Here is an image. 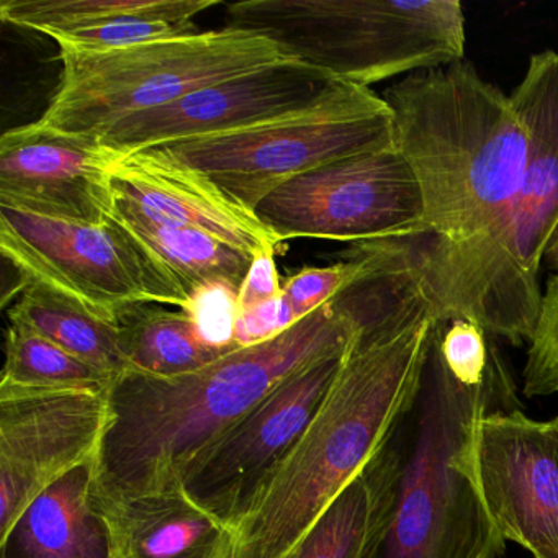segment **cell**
I'll list each match as a JSON object with an SVG mask.
<instances>
[{
    "instance_id": "e0dca14e",
    "label": "cell",
    "mask_w": 558,
    "mask_h": 558,
    "mask_svg": "<svg viewBox=\"0 0 558 558\" xmlns=\"http://www.w3.org/2000/svg\"><path fill=\"white\" fill-rule=\"evenodd\" d=\"M112 189L116 197L156 223L202 231L253 257L279 250V241L270 236L256 215L225 204L187 175L143 153L113 161Z\"/></svg>"
},
{
    "instance_id": "f1b7e54d",
    "label": "cell",
    "mask_w": 558,
    "mask_h": 558,
    "mask_svg": "<svg viewBox=\"0 0 558 558\" xmlns=\"http://www.w3.org/2000/svg\"><path fill=\"white\" fill-rule=\"evenodd\" d=\"M280 295H282V286L277 272L276 253L257 254L253 257L250 272L238 292V312L253 308Z\"/></svg>"
},
{
    "instance_id": "44dd1931",
    "label": "cell",
    "mask_w": 558,
    "mask_h": 558,
    "mask_svg": "<svg viewBox=\"0 0 558 558\" xmlns=\"http://www.w3.org/2000/svg\"><path fill=\"white\" fill-rule=\"evenodd\" d=\"M120 344L129 372L151 377L191 374L238 348H220L202 335L185 312H169L155 303H133L116 313Z\"/></svg>"
},
{
    "instance_id": "603a6c76",
    "label": "cell",
    "mask_w": 558,
    "mask_h": 558,
    "mask_svg": "<svg viewBox=\"0 0 558 558\" xmlns=\"http://www.w3.org/2000/svg\"><path fill=\"white\" fill-rule=\"evenodd\" d=\"M215 5H218L217 0H5L0 4V19L5 24L51 37L61 32L133 15H171L192 21Z\"/></svg>"
},
{
    "instance_id": "cb8c5ba5",
    "label": "cell",
    "mask_w": 558,
    "mask_h": 558,
    "mask_svg": "<svg viewBox=\"0 0 558 558\" xmlns=\"http://www.w3.org/2000/svg\"><path fill=\"white\" fill-rule=\"evenodd\" d=\"M372 519L371 482L362 470L286 558H362Z\"/></svg>"
},
{
    "instance_id": "8992f818",
    "label": "cell",
    "mask_w": 558,
    "mask_h": 558,
    "mask_svg": "<svg viewBox=\"0 0 558 558\" xmlns=\"http://www.w3.org/2000/svg\"><path fill=\"white\" fill-rule=\"evenodd\" d=\"M227 28L269 38L289 60L372 84L465 60L459 0H243Z\"/></svg>"
},
{
    "instance_id": "484cf974",
    "label": "cell",
    "mask_w": 558,
    "mask_h": 558,
    "mask_svg": "<svg viewBox=\"0 0 558 558\" xmlns=\"http://www.w3.org/2000/svg\"><path fill=\"white\" fill-rule=\"evenodd\" d=\"M522 381V391L527 398L558 393V272L547 280L545 290H542L541 308L529 339Z\"/></svg>"
},
{
    "instance_id": "5bb4252c",
    "label": "cell",
    "mask_w": 558,
    "mask_h": 558,
    "mask_svg": "<svg viewBox=\"0 0 558 558\" xmlns=\"http://www.w3.org/2000/svg\"><path fill=\"white\" fill-rule=\"evenodd\" d=\"M475 463L486 509L505 542L558 558V439L550 421L493 411L478 424Z\"/></svg>"
},
{
    "instance_id": "6da1fadb",
    "label": "cell",
    "mask_w": 558,
    "mask_h": 558,
    "mask_svg": "<svg viewBox=\"0 0 558 558\" xmlns=\"http://www.w3.org/2000/svg\"><path fill=\"white\" fill-rule=\"evenodd\" d=\"M492 335L434 316L416 384L364 466L374 499L362 558H498L505 550L475 463L480 421L518 410Z\"/></svg>"
},
{
    "instance_id": "3957f363",
    "label": "cell",
    "mask_w": 558,
    "mask_h": 558,
    "mask_svg": "<svg viewBox=\"0 0 558 558\" xmlns=\"http://www.w3.org/2000/svg\"><path fill=\"white\" fill-rule=\"evenodd\" d=\"M512 106L527 130L514 204L486 240L447 246L423 234L359 241L342 256L400 277L430 308L457 313L511 344L529 341L541 308L542 254L558 223V53L532 54Z\"/></svg>"
},
{
    "instance_id": "ffe728a7",
    "label": "cell",
    "mask_w": 558,
    "mask_h": 558,
    "mask_svg": "<svg viewBox=\"0 0 558 558\" xmlns=\"http://www.w3.org/2000/svg\"><path fill=\"white\" fill-rule=\"evenodd\" d=\"M22 280V296L9 313V322L44 336L112 378L130 371L116 322L47 283Z\"/></svg>"
},
{
    "instance_id": "4316f807",
    "label": "cell",
    "mask_w": 558,
    "mask_h": 558,
    "mask_svg": "<svg viewBox=\"0 0 558 558\" xmlns=\"http://www.w3.org/2000/svg\"><path fill=\"white\" fill-rule=\"evenodd\" d=\"M357 274L351 260H339L328 267H306L287 280L282 295L296 322L328 305Z\"/></svg>"
},
{
    "instance_id": "ac0fdd59",
    "label": "cell",
    "mask_w": 558,
    "mask_h": 558,
    "mask_svg": "<svg viewBox=\"0 0 558 558\" xmlns=\"http://www.w3.org/2000/svg\"><path fill=\"white\" fill-rule=\"evenodd\" d=\"M96 498L116 558H233L234 532L181 489Z\"/></svg>"
},
{
    "instance_id": "f546056e",
    "label": "cell",
    "mask_w": 558,
    "mask_h": 558,
    "mask_svg": "<svg viewBox=\"0 0 558 558\" xmlns=\"http://www.w3.org/2000/svg\"><path fill=\"white\" fill-rule=\"evenodd\" d=\"M542 267L558 272V223L551 231L547 244H545L544 254H542Z\"/></svg>"
},
{
    "instance_id": "30bf717a",
    "label": "cell",
    "mask_w": 558,
    "mask_h": 558,
    "mask_svg": "<svg viewBox=\"0 0 558 558\" xmlns=\"http://www.w3.org/2000/svg\"><path fill=\"white\" fill-rule=\"evenodd\" d=\"M348 352L318 359L286 378L189 465L181 492L236 531L318 413Z\"/></svg>"
},
{
    "instance_id": "52a82bcc",
    "label": "cell",
    "mask_w": 558,
    "mask_h": 558,
    "mask_svg": "<svg viewBox=\"0 0 558 558\" xmlns=\"http://www.w3.org/2000/svg\"><path fill=\"white\" fill-rule=\"evenodd\" d=\"M393 146L390 106L367 87L351 84L306 112L140 153L254 215L267 195L299 175Z\"/></svg>"
},
{
    "instance_id": "2e32d148",
    "label": "cell",
    "mask_w": 558,
    "mask_h": 558,
    "mask_svg": "<svg viewBox=\"0 0 558 558\" xmlns=\"http://www.w3.org/2000/svg\"><path fill=\"white\" fill-rule=\"evenodd\" d=\"M110 220L145 257L153 303L191 312L194 300L215 287L240 292L253 256L197 230L166 227L116 197Z\"/></svg>"
},
{
    "instance_id": "d6986e66",
    "label": "cell",
    "mask_w": 558,
    "mask_h": 558,
    "mask_svg": "<svg viewBox=\"0 0 558 558\" xmlns=\"http://www.w3.org/2000/svg\"><path fill=\"white\" fill-rule=\"evenodd\" d=\"M2 558H116L96 498V457L61 476L0 535Z\"/></svg>"
},
{
    "instance_id": "277c9868",
    "label": "cell",
    "mask_w": 558,
    "mask_h": 558,
    "mask_svg": "<svg viewBox=\"0 0 558 558\" xmlns=\"http://www.w3.org/2000/svg\"><path fill=\"white\" fill-rule=\"evenodd\" d=\"M434 316L410 296L355 336L318 413L234 531L233 558H286L364 470L416 384Z\"/></svg>"
},
{
    "instance_id": "9c48e42d",
    "label": "cell",
    "mask_w": 558,
    "mask_h": 558,
    "mask_svg": "<svg viewBox=\"0 0 558 558\" xmlns=\"http://www.w3.org/2000/svg\"><path fill=\"white\" fill-rule=\"evenodd\" d=\"M254 215L280 244L295 238L351 244L424 230L423 192L397 146L299 175L267 195Z\"/></svg>"
},
{
    "instance_id": "7402d4cb",
    "label": "cell",
    "mask_w": 558,
    "mask_h": 558,
    "mask_svg": "<svg viewBox=\"0 0 558 558\" xmlns=\"http://www.w3.org/2000/svg\"><path fill=\"white\" fill-rule=\"evenodd\" d=\"M113 380L32 329L9 325L0 391L107 393Z\"/></svg>"
},
{
    "instance_id": "9a60e30c",
    "label": "cell",
    "mask_w": 558,
    "mask_h": 558,
    "mask_svg": "<svg viewBox=\"0 0 558 558\" xmlns=\"http://www.w3.org/2000/svg\"><path fill=\"white\" fill-rule=\"evenodd\" d=\"M113 161L97 140L64 135L40 122L9 130L0 140V205L104 225L116 205Z\"/></svg>"
},
{
    "instance_id": "4dcf8cb0",
    "label": "cell",
    "mask_w": 558,
    "mask_h": 558,
    "mask_svg": "<svg viewBox=\"0 0 558 558\" xmlns=\"http://www.w3.org/2000/svg\"><path fill=\"white\" fill-rule=\"evenodd\" d=\"M551 429H554L555 436H557L558 439V417H555V420L550 421Z\"/></svg>"
},
{
    "instance_id": "83f0119b",
    "label": "cell",
    "mask_w": 558,
    "mask_h": 558,
    "mask_svg": "<svg viewBox=\"0 0 558 558\" xmlns=\"http://www.w3.org/2000/svg\"><path fill=\"white\" fill-rule=\"evenodd\" d=\"M296 318L283 295L253 308L238 312L234 342L240 348L270 341L296 325Z\"/></svg>"
},
{
    "instance_id": "7c38bea8",
    "label": "cell",
    "mask_w": 558,
    "mask_h": 558,
    "mask_svg": "<svg viewBox=\"0 0 558 558\" xmlns=\"http://www.w3.org/2000/svg\"><path fill=\"white\" fill-rule=\"evenodd\" d=\"M0 251L24 279L74 296L116 322L133 303H153L145 259L107 218L76 223L0 205Z\"/></svg>"
},
{
    "instance_id": "4fadbf2b",
    "label": "cell",
    "mask_w": 558,
    "mask_h": 558,
    "mask_svg": "<svg viewBox=\"0 0 558 558\" xmlns=\"http://www.w3.org/2000/svg\"><path fill=\"white\" fill-rule=\"evenodd\" d=\"M107 393L0 391V535L71 470L96 457Z\"/></svg>"
},
{
    "instance_id": "8fae6325",
    "label": "cell",
    "mask_w": 558,
    "mask_h": 558,
    "mask_svg": "<svg viewBox=\"0 0 558 558\" xmlns=\"http://www.w3.org/2000/svg\"><path fill=\"white\" fill-rule=\"evenodd\" d=\"M351 86L332 74L282 60L202 87L175 102L126 117L97 136L120 159L146 149L253 129L322 106Z\"/></svg>"
},
{
    "instance_id": "ba28073f",
    "label": "cell",
    "mask_w": 558,
    "mask_h": 558,
    "mask_svg": "<svg viewBox=\"0 0 558 558\" xmlns=\"http://www.w3.org/2000/svg\"><path fill=\"white\" fill-rule=\"evenodd\" d=\"M60 87L38 122L96 140L126 117L287 57L269 38L225 27L119 50L60 48Z\"/></svg>"
},
{
    "instance_id": "d4e9b609",
    "label": "cell",
    "mask_w": 558,
    "mask_h": 558,
    "mask_svg": "<svg viewBox=\"0 0 558 558\" xmlns=\"http://www.w3.org/2000/svg\"><path fill=\"white\" fill-rule=\"evenodd\" d=\"M194 34L198 32L192 21H182L171 15L151 14L112 19V21L86 25L74 31L61 32V34L51 35V38L60 48L77 51H110Z\"/></svg>"
},
{
    "instance_id": "5b68a950",
    "label": "cell",
    "mask_w": 558,
    "mask_h": 558,
    "mask_svg": "<svg viewBox=\"0 0 558 558\" xmlns=\"http://www.w3.org/2000/svg\"><path fill=\"white\" fill-rule=\"evenodd\" d=\"M397 148L424 201L423 236L466 246L495 234L514 204L527 130L511 97L470 61L408 74L384 94Z\"/></svg>"
},
{
    "instance_id": "7a4b0ae2",
    "label": "cell",
    "mask_w": 558,
    "mask_h": 558,
    "mask_svg": "<svg viewBox=\"0 0 558 558\" xmlns=\"http://www.w3.org/2000/svg\"><path fill=\"white\" fill-rule=\"evenodd\" d=\"M357 336L331 303L270 341L238 348L191 374L126 372L107 391L96 493L122 499L178 492L189 465L300 368L348 352Z\"/></svg>"
}]
</instances>
